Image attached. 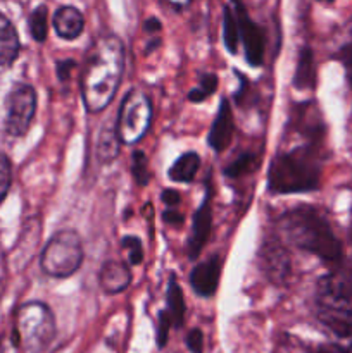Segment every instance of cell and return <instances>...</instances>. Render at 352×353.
I'll use <instances>...</instances> for the list:
<instances>
[{"label":"cell","mask_w":352,"mask_h":353,"mask_svg":"<svg viewBox=\"0 0 352 353\" xmlns=\"http://www.w3.org/2000/svg\"><path fill=\"white\" fill-rule=\"evenodd\" d=\"M276 236L282 241L316 255L324 262L340 261L342 245L326 217L314 207L300 205L283 214L276 223Z\"/></svg>","instance_id":"7a4b0ae2"},{"label":"cell","mask_w":352,"mask_h":353,"mask_svg":"<svg viewBox=\"0 0 352 353\" xmlns=\"http://www.w3.org/2000/svg\"><path fill=\"white\" fill-rule=\"evenodd\" d=\"M30 33L35 41H45L48 33V10L45 6L37 7L30 16Z\"/></svg>","instance_id":"603a6c76"},{"label":"cell","mask_w":352,"mask_h":353,"mask_svg":"<svg viewBox=\"0 0 352 353\" xmlns=\"http://www.w3.org/2000/svg\"><path fill=\"white\" fill-rule=\"evenodd\" d=\"M166 3H169L171 7H175V9H183V7L188 6L192 0H164Z\"/></svg>","instance_id":"d590c367"},{"label":"cell","mask_w":352,"mask_h":353,"mask_svg":"<svg viewBox=\"0 0 352 353\" xmlns=\"http://www.w3.org/2000/svg\"><path fill=\"white\" fill-rule=\"evenodd\" d=\"M124 69V47L114 34L95 41L81 72V99L88 112H102L116 97Z\"/></svg>","instance_id":"6da1fadb"},{"label":"cell","mask_w":352,"mask_h":353,"mask_svg":"<svg viewBox=\"0 0 352 353\" xmlns=\"http://www.w3.org/2000/svg\"><path fill=\"white\" fill-rule=\"evenodd\" d=\"M162 219L168 224H173V226L183 223V216L179 212H176V207H169V209L162 214Z\"/></svg>","instance_id":"d6a6232c"},{"label":"cell","mask_w":352,"mask_h":353,"mask_svg":"<svg viewBox=\"0 0 352 353\" xmlns=\"http://www.w3.org/2000/svg\"><path fill=\"white\" fill-rule=\"evenodd\" d=\"M320 323L340 341H352V317L340 316V314H330L317 310Z\"/></svg>","instance_id":"44dd1931"},{"label":"cell","mask_w":352,"mask_h":353,"mask_svg":"<svg viewBox=\"0 0 352 353\" xmlns=\"http://www.w3.org/2000/svg\"><path fill=\"white\" fill-rule=\"evenodd\" d=\"M52 24H54V30L59 37L64 38V40H75L83 33L85 17L76 7L66 6L55 10Z\"/></svg>","instance_id":"9a60e30c"},{"label":"cell","mask_w":352,"mask_h":353,"mask_svg":"<svg viewBox=\"0 0 352 353\" xmlns=\"http://www.w3.org/2000/svg\"><path fill=\"white\" fill-rule=\"evenodd\" d=\"M161 200L166 203L168 207H176L179 203V193L176 192V190H164V192L161 193Z\"/></svg>","instance_id":"1f68e13d"},{"label":"cell","mask_w":352,"mask_h":353,"mask_svg":"<svg viewBox=\"0 0 352 353\" xmlns=\"http://www.w3.org/2000/svg\"><path fill=\"white\" fill-rule=\"evenodd\" d=\"M255 164H257V159H255L254 154H242L240 157L235 159L233 162H231L230 165H228L226 169H224V174L228 176V178H238V176L245 174V172L252 171V169L255 168Z\"/></svg>","instance_id":"484cf974"},{"label":"cell","mask_w":352,"mask_h":353,"mask_svg":"<svg viewBox=\"0 0 352 353\" xmlns=\"http://www.w3.org/2000/svg\"><path fill=\"white\" fill-rule=\"evenodd\" d=\"M121 247L128 252V259H130L131 264H141V261H144V247H141V241L138 238L124 236L121 240Z\"/></svg>","instance_id":"4316f807"},{"label":"cell","mask_w":352,"mask_h":353,"mask_svg":"<svg viewBox=\"0 0 352 353\" xmlns=\"http://www.w3.org/2000/svg\"><path fill=\"white\" fill-rule=\"evenodd\" d=\"M19 54V38L16 28L3 14H0V68H7Z\"/></svg>","instance_id":"2e32d148"},{"label":"cell","mask_w":352,"mask_h":353,"mask_svg":"<svg viewBox=\"0 0 352 353\" xmlns=\"http://www.w3.org/2000/svg\"><path fill=\"white\" fill-rule=\"evenodd\" d=\"M321 159L316 143L280 152L268 172V188L276 195L313 192L320 186Z\"/></svg>","instance_id":"3957f363"},{"label":"cell","mask_w":352,"mask_h":353,"mask_svg":"<svg viewBox=\"0 0 352 353\" xmlns=\"http://www.w3.org/2000/svg\"><path fill=\"white\" fill-rule=\"evenodd\" d=\"M152 121V103L145 93L133 92L128 93L123 99V103L117 112V134L121 143L135 145L145 137L150 128Z\"/></svg>","instance_id":"8992f818"},{"label":"cell","mask_w":352,"mask_h":353,"mask_svg":"<svg viewBox=\"0 0 352 353\" xmlns=\"http://www.w3.org/2000/svg\"><path fill=\"white\" fill-rule=\"evenodd\" d=\"M211 226H213V210H211L209 193L202 200V205L197 209L192 223V233L188 238V257L197 259L202 252L204 245L207 243L211 234Z\"/></svg>","instance_id":"7c38bea8"},{"label":"cell","mask_w":352,"mask_h":353,"mask_svg":"<svg viewBox=\"0 0 352 353\" xmlns=\"http://www.w3.org/2000/svg\"><path fill=\"white\" fill-rule=\"evenodd\" d=\"M259 261H261V268L269 281L280 286L289 281L290 274H292V257H290L285 241L280 240L278 236L264 240L261 252H259Z\"/></svg>","instance_id":"9c48e42d"},{"label":"cell","mask_w":352,"mask_h":353,"mask_svg":"<svg viewBox=\"0 0 352 353\" xmlns=\"http://www.w3.org/2000/svg\"><path fill=\"white\" fill-rule=\"evenodd\" d=\"M173 327L171 317L169 314L161 312L159 314V323H157V347L164 348L166 343H168V336H169V330Z\"/></svg>","instance_id":"f1b7e54d"},{"label":"cell","mask_w":352,"mask_h":353,"mask_svg":"<svg viewBox=\"0 0 352 353\" xmlns=\"http://www.w3.org/2000/svg\"><path fill=\"white\" fill-rule=\"evenodd\" d=\"M186 348L192 353H202L204 350V334L200 330H192L186 334Z\"/></svg>","instance_id":"f546056e"},{"label":"cell","mask_w":352,"mask_h":353,"mask_svg":"<svg viewBox=\"0 0 352 353\" xmlns=\"http://www.w3.org/2000/svg\"><path fill=\"white\" fill-rule=\"evenodd\" d=\"M293 85L297 90H313L316 86V68H314V54L309 47H304L297 61Z\"/></svg>","instance_id":"ac0fdd59"},{"label":"cell","mask_w":352,"mask_h":353,"mask_svg":"<svg viewBox=\"0 0 352 353\" xmlns=\"http://www.w3.org/2000/svg\"><path fill=\"white\" fill-rule=\"evenodd\" d=\"M231 138H233V114H231V107L228 100L223 99L219 110L214 117L213 126H211L209 145L213 147V150L223 152L231 143Z\"/></svg>","instance_id":"4fadbf2b"},{"label":"cell","mask_w":352,"mask_h":353,"mask_svg":"<svg viewBox=\"0 0 352 353\" xmlns=\"http://www.w3.org/2000/svg\"><path fill=\"white\" fill-rule=\"evenodd\" d=\"M217 88V78L214 74H206L202 79H200L199 86L193 90H190L188 100L193 103L204 102L206 99H209Z\"/></svg>","instance_id":"d4e9b609"},{"label":"cell","mask_w":352,"mask_h":353,"mask_svg":"<svg viewBox=\"0 0 352 353\" xmlns=\"http://www.w3.org/2000/svg\"><path fill=\"white\" fill-rule=\"evenodd\" d=\"M83 262L81 238L72 230L57 231L41 252L40 264L45 274L64 279L75 274Z\"/></svg>","instance_id":"5b68a950"},{"label":"cell","mask_w":352,"mask_h":353,"mask_svg":"<svg viewBox=\"0 0 352 353\" xmlns=\"http://www.w3.org/2000/svg\"><path fill=\"white\" fill-rule=\"evenodd\" d=\"M200 168V157L195 152H186L182 157L176 159L175 164L169 169V178L176 183H190L195 178Z\"/></svg>","instance_id":"ffe728a7"},{"label":"cell","mask_w":352,"mask_h":353,"mask_svg":"<svg viewBox=\"0 0 352 353\" xmlns=\"http://www.w3.org/2000/svg\"><path fill=\"white\" fill-rule=\"evenodd\" d=\"M121 140L116 124H104L97 140V159L100 164H110L119 155Z\"/></svg>","instance_id":"e0dca14e"},{"label":"cell","mask_w":352,"mask_h":353,"mask_svg":"<svg viewBox=\"0 0 352 353\" xmlns=\"http://www.w3.org/2000/svg\"><path fill=\"white\" fill-rule=\"evenodd\" d=\"M231 2H233V12L237 16L238 33H240V40L244 43L247 62L254 68L261 65L262 61H264V33L259 28V24H255L251 19L242 0H231Z\"/></svg>","instance_id":"30bf717a"},{"label":"cell","mask_w":352,"mask_h":353,"mask_svg":"<svg viewBox=\"0 0 352 353\" xmlns=\"http://www.w3.org/2000/svg\"><path fill=\"white\" fill-rule=\"evenodd\" d=\"M162 28L161 21L155 19V17H150V19L145 21V30L148 31V33H159Z\"/></svg>","instance_id":"e575fe53"},{"label":"cell","mask_w":352,"mask_h":353,"mask_svg":"<svg viewBox=\"0 0 352 353\" xmlns=\"http://www.w3.org/2000/svg\"><path fill=\"white\" fill-rule=\"evenodd\" d=\"M340 61L344 62L345 71H347V78H349V81L352 83V43L345 45V47L342 48Z\"/></svg>","instance_id":"4dcf8cb0"},{"label":"cell","mask_w":352,"mask_h":353,"mask_svg":"<svg viewBox=\"0 0 352 353\" xmlns=\"http://www.w3.org/2000/svg\"><path fill=\"white\" fill-rule=\"evenodd\" d=\"M76 62L75 61H61L57 64V74L61 79H68L69 78V71L75 69Z\"/></svg>","instance_id":"836d02e7"},{"label":"cell","mask_w":352,"mask_h":353,"mask_svg":"<svg viewBox=\"0 0 352 353\" xmlns=\"http://www.w3.org/2000/svg\"><path fill=\"white\" fill-rule=\"evenodd\" d=\"M166 303H168V310L166 312L171 317L173 326L179 327L185 319V300H183L182 286L176 281V276L171 274L168 283V292H166Z\"/></svg>","instance_id":"d6986e66"},{"label":"cell","mask_w":352,"mask_h":353,"mask_svg":"<svg viewBox=\"0 0 352 353\" xmlns=\"http://www.w3.org/2000/svg\"><path fill=\"white\" fill-rule=\"evenodd\" d=\"M317 310L352 317V271L328 272L316 286Z\"/></svg>","instance_id":"52a82bcc"},{"label":"cell","mask_w":352,"mask_h":353,"mask_svg":"<svg viewBox=\"0 0 352 353\" xmlns=\"http://www.w3.org/2000/svg\"><path fill=\"white\" fill-rule=\"evenodd\" d=\"M99 279L100 286L107 295H117L130 286L131 272L128 265L121 261H107L100 269Z\"/></svg>","instance_id":"5bb4252c"},{"label":"cell","mask_w":352,"mask_h":353,"mask_svg":"<svg viewBox=\"0 0 352 353\" xmlns=\"http://www.w3.org/2000/svg\"><path fill=\"white\" fill-rule=\"evenodd\" d=\"M223 38H224V45H226L228 52H230V54H237L238 41H240V33H238L237 16H235L233 9H230V7L224 9Z\"/></svg>","instance_id":"7402d4cb"},{"label":"cell","mask_w":352,"mask_h":353,"mask_svg":"<svg viewBox=\"0 0 352 353\" xmlns=\"http://www.w3.org/2000/svg\"><path fill=\"white\" fill-rule=\"evenodd\" d=\"M55 336L52 310L41 302H28L16 314L14 345H23L30 353H43Z\"/></svg>","instance_id":"277c9868"},{"label":"cell","mask_w":352,"mask_h":353,"mask_svg":"<svg viewBox=\"0 0 352 353\" xmlns=\"http://www.w3.org/2000/svg\"><path fill=\"white\" fill-rule=\"evenodd\" d=\"M131 172H133V179L138 186L148 185V161L141 150H135L131 155Z\"/></svg>","instance_id":"cb8c5ba5"},{"label":"cell","mask_w":352,"mask_h":353,"mask_svg":"<svg viewBox=\"0 0 352 353\" xmlns=\"http://www.w3.org/2000/svg\"><path fill=\"white\" fill-rule=\"evenodd\" d=\"M221 276V259L217 255H213L209 261L200 262L199 265L193 268L190 272V285L193 292L199 296H213L216 293L217 285H219Z\"/></svg>","instance_id":"8fae6325"},{"label":"cell","mask_w":352,"mask_h":353,"mask_svg":"<svg viewBox=\"0 0 352 353\" xmlns=\"http://www.w3.org/2000/svg\"><path fill=\"white\" fill-rule=\"evenodd\" d=\"M349 234H351V241H352V210H351V228H349Z\"/></svg>","instance_id":"74e56055"},{"label":"cell","mask_w":352,"mask_h":353,"mask_svg":"<svg viewBox=\"0 0 352 353\" xmlns=\"http://www.w3.org/2000/svg\"><path fill=\"white\" fill-rule=\"evenodd\" d=\"M37 112V93L30 85H16L6 99V131L10 137H23L30 130Z\"/></svg>","instance_id":"ba28073f"},{"label":"cell","mask_w":352,"mask_h":353,"mask_svg":"<svg viewBox=\"0 0 352 353\" xmlns=\"http://www.w3.org/2000/svg\"><path fill=\"white\" fill-rule=\"evenodd\" d=\"M311 353H345V352L338 347H320Z\"/></svg>","instance_id":"8d00e7d4"},{"label":"cell","mask_w":352,"mask_h":353,"mask_svg":"<svg viewBox=\"0 0 352 353\" xmlns=\"http://www.w3.org/2000/svg\"><path fill=\"white\" fill-rule=\"evenodd\" d=\"M10 162L3 154H0V202L7 196L10 188Z\"/></svg>","instance_id":"83f0119b"}]
</instances>
